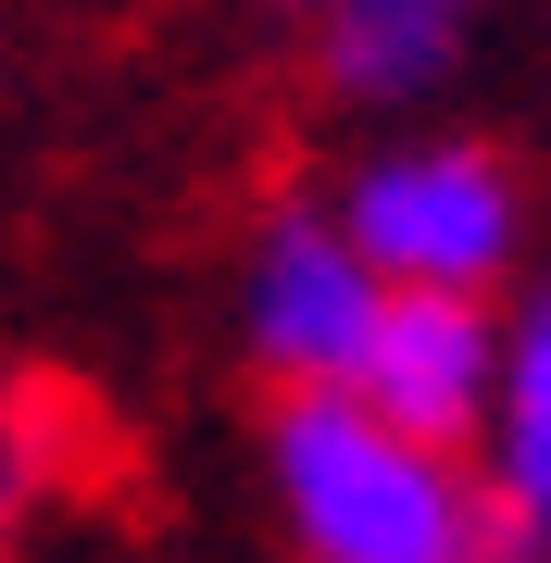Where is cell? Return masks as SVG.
Returning <instances> with one entry per match:
<instances>
[{
  "label": "cell",
  "mask_w": 551,
  "mask_h": 563,
  "mask_svg": "<svg viewBox=\"0 0 551 563\" xmlns=\"http://www.w3.org/2000/svg\"><path fill=\"white\" fill-rule=\"evenodd\" d=\"M288 13H339V0H288Z\"/></svg>",
  "instance_id": "ba28073f"
},
{
  "label": "cell",
  "mask_w": 551,
  "mask_h": 563,
  "mask_svg": "<svg viewBox=\"0 0 551 563\" xmlns=\"http://www.w3.org/2000/svg\"><path fill=\"white\" fill-rule=\"evenodd\" d=\"M489 376H502L489 288H376V325H364V351H351L339 388L376 401L388 426H414V439H439V451H476Z\"/></svg>",
  "instance_id": "277c9868"
},
{
  "label": "cell",
  "mask_w": 551,
  "mask_h": 563,
  "mask_svg": "<svg viewBox=\"0 0 551 563\" xmlns=\"http://www.w3.org/2000/svg\"><path fill=\"white\" fill-rule=\"evenodd\" d=\"M464 63V0H339L313 13V76L351 113H414Z\"/></svg>",
  "instance_id": "8992f818"
},
{
  "label": "cell",
  "mask_w": 551,
  "mask_h": 563,
  "mask_svg": "<svg viewBox=\"0 0 551 563\" xmlns=\"http://www.w3.org/2000/svg\"><path fill=\"white\" fill-rule=\"evenodd\" d=\"M51 488H63V413H51V388L0 376V551H25Z\"/></svg>",
  "instance_id": "52a82bcc"
},
{
  "label": "cell",
  "mask_w": 551,
  "mask_h": 563,
  "mask_svg": "<svg viewBox=\"0 0 551 563\" xmlns=\"http://www.w3.org/2000/svg\"><path fill=\"white\" fill-rule=\"evenodd\" d=\"M376 288L388 276L351 251L339 201H288V213H264V239L239 263V339H251V363H264L276 388L351 376V351H364V325H376Z\"/></svg>",
  "instance_id": "3957f363"
},
{
  "label": "cell",
  "mask_w": 551,
  "mask_h": 563,
  "mask_svg": "<svg viewBox=\"0 0 551 563\" xmlns=\"http://www.w3.org/2000/svg\"><path fill=\"white\" fill-rule=\"evenodd\" d=\"M339 225L388 288H502L527 251V188L502 151L427 139V151H376L339 188Z\"/></svg>",
  "instance_id": "7a4b0ae2"
},
{
  "label": "cell",
  "mask_w": 551,
  "mask_h": 563,
  "mask_svg": "<svg viewBox=\"0 0 551 563\" xmlns=\"http://www.w3.org/2000/svg\"><path fill=\"white\" fill-rule=\"evenodd\" d=\"M264 476H276V514H288V539L313 563H476L489 551L476 451H439L414 426H388L339 376L276 388Z\"/></svg>",
  "instance_id": "6da1fadb"
},
{
  "label": "cell",
  "mask_w": 551,
  "mask_h": 563,
  "mask_svg": "<svg viewBox=\"0 0 551 563\" xmlns=\"http://www.w3.org/2000/svg\"><path fill=\"white\" fill-rule=\"evenodd\" d=\"M476 488H489V551H551V276L527 288V313H502Z\"/></svg>",
  "instance_id": "5b68a950"
}]
</instances>
